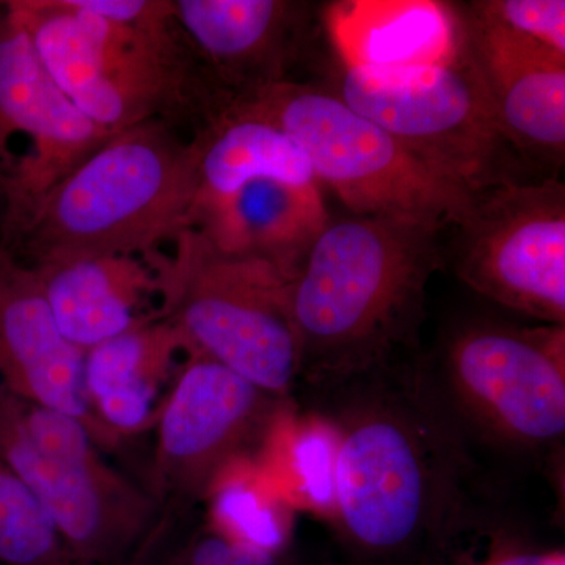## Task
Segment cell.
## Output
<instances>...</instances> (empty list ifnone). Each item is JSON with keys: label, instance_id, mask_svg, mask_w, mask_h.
<instances>
[{"label": "cell", "instance_id": "obj_1", "mask_svg": "<svg viewBox=\"0 0 565 565\" xmlns=\"http://www.w3.org/2000/svg\"><path fill=\"white\" fill-rule=\"evenodd\" d=\"M416 356L319 396L338 441L332 519L359 555L422 552L481 481L473 449L424 384Z\"/></svg>", "mask_w": 565, "mask_h": 565}, {"label": "cell", "instance_id": "obj_2", "mask_svg": "<svg viewBox=\"0 0 565 565\" xmlns=\"http://www.w3.org/2000/svg\"><path fill=\"white\" fill-rule=\"evenodd\" d=\"M440 233L375 215L330 217L289 282L300 379L318 396L422 352L427 286L445 264Z\"/></svg>", "mask_w": 565, "mask_h": 565}, {"label": "cell", "instance_id": "obj_3", "mask_svg": "<svg viewBox=\"0 0 565 565\" xmlns=\"http://www.w3.org/2000/svg\"><path fill=\"white\" fill-rule=\"evenodd\" d=\"M40 61L104 131L140 122L200 128L230 96L185 40L173 0H6Z\"/></svg>", "mask_w": 565, "mask_h": 565}, {"label": "cell", "instance_id": "obj_4", "mask_svg": "<svg viewBox=\"0 0 565 565\" xmlns=\"http://www.w3.org/2000/svg\"><path fill=\"white\" fill-rule=\"evenodd\" d=\"M424 384L470 448L557 467L565 441V326L471 316L416 359Z\"/></svg>", "mask_w": 565, "mask_h": 565}, {"label": "cell", "instance_id": "obj_5", "mask_svg": "<svg viewBox=\"0 0 565 565\" xmlns=\"http://www.w3.org/2000/svg\"><path fill=\"white\" fill-rule=\"evenodd\" d=\"M195 196L191 140L173 125L114 134L58 182L6 250L25 266L161 248L189 225Z\"/></svg>", "mask_w": 565, "mask_h": 565}, {"label": "cell", "instance_id": "obj_6", "mask_svg": "<svg viewBox=\"0 0 565 565\" xmlns=\"http://www.w3.org/2000/svg\"><path fill=\"white\" fill-rule=\"evenodd\" d=\"M315 84L468 192L544 178L501 131L455 47L448 58L374 61L333 43Z\"/></svg>", "mask_w": 565, "mask_h": 565}, {"label": "cell", "instance_id": "obj_7", "mask_svg": "<svg viewBox=\"0 0 565 565\" xmlns=\"http://www.w3.org/2000/svg\"><path fill=\"white\" fill-rule=\"evenodd\" d=\"M230 104L288 134L316 182L351 214L444 232L459 223L473 196L315 82H286L234 96Z\"/></svg>", "mask_w": 565, "mask_h": 565}, {"label": "cell", "instance_id": "obj_8", "mask_svg": "<svg viewBox=\"0 0 565 565\" xmlns=\"http://www.w3.org/2000/svg\"><path fill=\"white\" fill-rule=\"evenodd\" d=\"M170 244L162 316L180 330L185 352L210 356L264 392L288 397L302 367L291 280L269 264L214 250L191 228Z\"/></svg>", "mask_w": 565, "mask_h": 565}, {"label": "cell", "instance_id": "obj_9", "mask_svg": "<svg viewBox=\"0 0 565 565\" xmlns=\"http://www.w3.org/2000/svg\"><path fill=\"white\" fill-rule=\"evenodd\" d=\"M0 460L51 516L71 559L120 563L158 520L159 500L103 459L84 424L0 385Z\"/></svg>", "mask_w": 565, "mask_h": 565}, {"label": "cell", "instance_id": "obj_10", "mask_svg": "<svg viewBox=\"0 0 565 565\" xmlns=\"http://www.w3.org/2000/svg\"><path fill=\"white\" fill-rule=\"evenodd\" d=\"M451 266L476 294L565 326V185L557 178L475 192L455 226Z\"/></svg>", "mask_w": 565, "mask_h": 565}, {"label": "cell", "instance_id": "obj_11", "mask_svg": "<svg viewBox=\"0 0 565 565\" xmlns=\"http://www.w3.org/2000/svg\"><path fill=\"white\" fill-rule=\"evenodd\" d=\"M111 136L55 84L0 2V245L13 243L47 193Z\"/></svg>", "mask_w": 565, "mask_h": 565}, {"label": "cell", "instance_id": "obj_12", "mask_svg": "<svg viewBox=\"0 0 565 565\" xmlns=\"http://www.w3.org/2000/svg\"><path fill=\"white\" fill-rule=\"evenodd\" d=\"M281 408V397L188 352L156 418L161 492L185 503L207 500L226 471L262 448Z\"/></svg>", "mask_w": 565, "mask_h": 565}, {"label": "cell", "instance_id": "obj_13", "mask_svg": "<svg viewBox=\"0 0 565 565\" xmlns=\"http://www.w3.org/2000/svg\"><path fill=\"white\" fill-rule=\"evenodd\" d=\"M452 47L481 85L501 131L544 178L565 162V57L486 18L448 7Z\"/></svg>", "mask_w": 565, "mask_h": 565}, {"label": "cell", "instance_id": "obj_14", "mask_svg": "<svg viewBox=\"0 0 565 565\" xmlns=\"http://www.w3.org/2000/svg\"><path fill=\"white\" fill-rule=\"evenodd\" d=\"M185 40L212 81L234 96L321 73L326 18L302 0H173Z\"/></svg>", "mask_w": 565, "mask_h": 565}, {"label": "cell", "instance_id": "obj_15", "mask_svg": "<svg viewBox=\"0 0 565 565\" xmlns=\"http://www.w3.org/2000/svg\"><path fill=\"white\" fill-rule=\"evenodd\" d=\"M84 359L58 329L32 270L0 245V385L77 419L104 446L85 397Z\"/></svg>", "mask_w": 565, "mask_h": 565}, {"label": "cell", "instance_id": "obj_16", "mask_svg": "<svg viewBox=\"0 0 565 565\" xmlns=\"http://www.w3.org/2000/svg\"><path fill=\"white\" fill-rule=\"evenodd\" d=\"M166 259L167 253L156 248L73 256L28 267L61 332L87 352L162 315Z\"/></svg>", "mask_w": 565, "mask_h": 565}, {"label": "cell", "instance_id": "obj_17", "mask_svg": "<svg viewBox=\"0 0 565 565\" xmlns=\"http://www.w3.org/2000/svg\"><path fill=\"white\" fill-rule=\"evenodd\" d=\"M329 221L319 185L258 180L193 212L188 228L223 255L269 264L292 280Z\"/></svg>", "mask_w": 565, "mask_h": 565}, {"label": "cell", "instance_id": "obj_18", "mask_svg": "<svg viewBox=\"0 0 565 565\" xmlns=\"http://www.w3.org/2000/svg\"><path fill=\"white\" fill-rule=\"evenodd\" d=\"M181 352H185L182 334L162 315L85 352V397L104 445H115L156 423L159 394Z\"/></svg>", "mask_w": 565, "mask_h": 565}, {"label": "cell", "instance_id": "obj_19", "mask_svg": "<svg viewBox=\"0 0 565 565\" xmlns=\"http://www.w3.org/2000/svg\"><path fill=\"white\" fill-rule=\"evenodd\" d=\"M191 145L195 196L189 221L193 212L228 199L248 182L319 185L302 148L288 134L230 103L195 129Z\"/></svg>", "mask_w": 565, "mask_h": 565}, {"label": "cell", "instance_id": "obj_20", "mask_svg": "<svg viewBox=\"0 0 565 565\" xmlns=\"http://www.w3.org/2000/svg\"><path fill=\"white\" fill-rule=\"evenodd\" d=\"M484 482L470 490L435 531L419 555L422 565H546L556 548Z\"/></svg>", "mask_w": 565, "mask_h": 565}, {"label": "cell", "instance_id": "obj_21", "mask_svg": "<svg viewBox=\"0 0 565 565\" xmlns=\"http://www.w3.org/2000/svg\"><path fill=\"white\" fill-rule=\"evenodd\" d=\"M211 501L212 527L262 555L280 557L291 539V523L277 501L252 479L226 471L214 486Z\"/></svg>", "mask_w": 565, "mask_h": 565}, {"label": "cell", "instance_id": "obj_22", "mask_svg": "<svg viewBox=\"0 0 565 565\" xmlns=\"http://www.w3.org/2000/svg\"><path fill=\"white\" fill-rule=\"evenodd\" d=\"M63 559L71 557L51 516L0 460V563L50 565Z\"/></svg>", "mask_w": 565, "mask_h": 565}, {"label": "cell", "instance_id": "obj_23", "mask_svg": "<svg viewBox=\"0 0 565 565\" xmlns=\"http://www.w3.org/2000/svg\"><path fill=\"white\" fill-rule=\"evenodd\" d=\"M338 441L332 424L311 416L294 434L291 467L300 498L319 514L332 519L337 504Z\"/></svg>", "mask_w": 565, "mask_h": 565}, {"label": "cell", "instance_id": "obj_24", "mask_svg": "<svg viewBox=\"0 0 565 565\" xmlns=\"http://www.w3.org/2000/svg\"><path fill=\"white\" fill-rule=\"evenodd\" d=\"M473 3L489 20L565 57L564 0H481Z\"/></svg>", "mask_w": 565, "mask_h": 565}, {"label": "cell", "instance_id": "obj_25", "mask_svg": "<svg viewBox=\"0 0 565 565\" xmlns=\"http://www.w3.org/2000/svg\"><path fill=\"white\" fill-rule=\"evenodd\" d=\"M278 561L280 557L237 545L211 526L195 535L169 565H280Z\"/></svg>", "mask_w": 565, "mask_h": 565}, {"label": "cell", "instance_id": "obj_26", "mask_svg": "<svg viewBox=\"0 0 565 565\" xmlns=\"http://www.w3.org/2000/svg\"><path fill=\"white\" fill-rule=\"evenodd\" d=\"M546 565H565V553L563 548H556Z\"/></svg>", "mask_w": 565, "mask_h": 565}, {"label": "cell", "instance_id": "obj_27", "mask_svg": "<svg viewBox=\"0 0 565 565\" xmlns=\"http://www.w3.org/2000/svg\"><path fill=\"white\" fill-rule=\"evenodd\" d=\"M50 565H84V564L76 563V561H73V559H63V561H61V563H55V564H50Z\"/></svg>", "mask_w": 565, "mask_h": 565}, {"label": "cell", "instance_id": "obj_28", "mask_svg": "<svg viewBox=\"0 0 565 565\" xmlns=\"http://www.w3.org/2000/svg\"><path fill=\"white\" fill-rule=\"evenodd\" d=\"M2 218H3V199H2V192H0V225H2Z\"/></svg>", "mask_w": 565, "mask_h": 565}]
</instances>
